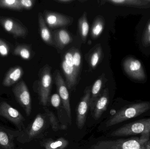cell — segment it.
I'll use <instances>...</instances> for the list:
<instances>
[{"mask_svg":"<svg viewBox=\"0 0 150 149\" xmlns=\"http://www.w3.org/2000/svg\"><path fill=\"white\" fill-rule=\"evenodd\" d=\"M150 134L140 137L99 141L86 149H150Z\"/></svg>","mask_w":150,"mask_h":149,"instance_id":"cell-1","label":"cell"},{"mask_svg":"<svg viewBox=\"0 0 150 149\" xmlns=\"http://www.w3.org/2000/svg\"><path fill=\"white\" fill-rule=\"evenodd\" d=\"M150 111V103H135L120 109L106 123L107 127L120 124L123 122L139 117Z\"/></svg>","mask_w":150,"mask_h":149,"instance_id":"cell-2","label":"cell"},{"mask_svg":"<svg viewBox=\"0 0 150 149\" xmlns=\"http://www.w3.org/2000/svg\"><path fill=\"white\" fill-rule=\"evenodd\" d=\"M150 134V118L137 120L123 125L112 132L115 137L133 136Z\"/></svg>","mask_w":150,"mask_h":149,"instance_id":"cell-3","label":"cell"},{"mask_svg":"<svg viewBox=\"0 0 150 149\" xmlns=\"http://www.w3.org/2000/svg\"><path fill=\"white\" fill-rule=\"evenodd\" d=\"M52 87L51 67L48 64L42 67L39 73V79L37 86L40 104L46 106L48 103Z\"/></svg>","mask_w":150,"mask_h":149,"instance_id":"cell-4","label":"cell"},{"mask_svg":"<svg viewBox=\"0 0 150 149\" xmlns=\"http://www.w3.org/2000/svg\"><path fill=\"white\" fill-rule=\"evenodd\" d=\"M74 49H71L65 54L62 64V67L66 78V85L69 89H71L76 85L79 75L74 64L73 61Z\"/></svg>","mask_w":150,"mask_h":149,"instance_id":"cell-5","label":"cell"},{"mask_svg":"<svg viewBox=\"0 0 150 149\" xmlns=\"http://www.w3.org/2000/svg\"><path fill=\"white\" fill-rule=\"evenodd\" d=\"M18 102L24 109L27 116L31 112V99L30 92L24 81L22 80L16 85L12 89Z\"/></svg>","mask_w":150,"mask_h":149,"instance_id":"cell-6","label":"cell"},{"mask_svg":"<svg viewBox=\"0 0 150 149\" xmlns=\"http://www.w3.org/2000/svg\"><path fill=\"white\" fill-rule=\"evenodd\" d=\"M44 16L46 23L52 29L67 27L70 25L73 21V18L71 17L47 10H45Z\"/></svg>","mask_w":150,"mask_h":149,"instance_id":"cell-7","label":"cell"},{"mask_svg":"<svg viewBox=\"0 0 150 149\" xmlns=\"http://www.w3.org/2000/svg\"><path fill=\"white\" fill-rule=\"evenodd\" d=\"M55 82L58 94L59 95L63 104V108L67 112L70 120L72 118L69 93L66 82L61 75L59 71H56L55 73Z\"/></svg>","mask_w":150,"mask_h":149,"instance_id":"cell-8","label":"cell"},{"mask_svg":"<svg viewBox=\"0 0 150 149\" xmlns=\"http://www.w3.org/2000/svg\"><path fill=\"white\" fill-rule=\"evenodd\" d=\"M91 96V89L90 87H88L85 90L83 96L77 109L76 125L79 129H82L84 126L87 112L90 108Z\"/></svg>","mask_w":150,"mask_h":149,"instance_id":"cell-9","label":"cell"},{"mask_svg":"<svg viewBox=\"0 0 150 149\" xmlns=\"http://www.w3.org/2000/svg\"><path fill=\"white\" fill-rule=\"evenodd\" d=\"M0 24L6 31L14 36L24 37L28 33L25 26L13 18L0 17Z\"/></svg>","mask_w":150,"mask_h":149,"instance_id":"cell-10","label":"cell"},{"mask_svg":"<svg viewBox=\"0 0 150 149\" xmlns=\"http://www.w3.org/2000/svg\"><path fill=\"white\" fill-rule=\"evenodd\" d=\"M0 115L16 125H19L24 120L23 115L17 110L4 102L0 104Z\"/></svg>","mask_w":150,"mask_h":149,"instance_id":"cell-11","label":"cell"},{"mask_svg":"<svg viewBox=\"0 0 150 149\" xmlns=\"http://www.w3.org/2000/svg\"><path fill=\"white\" fill-rule=\"evenodd\" d=\"M109 102L108 88H105L101 95L97 99L93 110V115L95 120L101 117L102 114L106 110Z\"/></svg>","mask_w":150,"mask_h":149,"instance_id":"cell-12","label":"cell"},{"mask_svg":"<svg viewBox=\"0 0 150 149\" xmlns=\"http://www.w3.org/2000/svg\"><path fill=\"white\" fill-rule=\"evenodd\" d=\"M54 43L57 48L62 50L72 43L73 38L69 32L64 29L56 30L53 32Z\"/></svg>","mask_w":150,"mask_h":149,"instance_id":"cell-13","label":"cell"},{"mask_svg":"<svg viewBox=\"0 0 150 149\" xmlns=\"http://www.w3.org/2000/svg\"><path fill=\"white\" fill-rule=\"evenodd\" d=\"M87 61L92 69L96 68L103 57V50L100 44L95 45L87 56Z\"/></svg>","mask_w":150,"mask_h":149,"instance_id":"cell-14","label":"cell"},{"mask_svg":"<svg viewBox=\"0 0 150 149\" xmlns=\"http://www.w3.org/2000/svg\"><path fill=\"white\" fill-rule=\"evenodd\" d=\"M23 73V71L21 66H16L11 68L5 75L3 85L5 87L12 85L21 78Z\"/></svg>","mask_w":150,"mask_h":149,"instance_id":"cell-15","label":"cell"},{"mask_svg":"<svg viewBox=\"0 0 150 149\" xmlns=\"http://www.w3.org/2000/svg\"><path fill=\"white\" fill-rule=\"evenodd\" d=\"M38 22L40 36L43 41L47 44L54 45L52 35L47 27L41 13L38 14Z\"/></svg>","mask_w":150,"mask_h":149,"instance_id":"cell-16","label":"cell"},{"mask_svg":"<svg viewBox=\"0 0 150 149\" xmlns=\"http://www.w3.org/2000/svg\"><path fill=\"white\" fill-rule=\"evenodd\" d=\"M105 78V74L101 76L94 82L91 89V96L90 99V108L92 112L95 102L100 96V93L103 85V81Z\"/></svg>","mask_w":150,"mask_h":149,"instance_id":"cell-17","label":"cell"},{"mask_svg":"<svg viewBox=\"0 0 150 149\" xmlns=\"http://www.w3.org/2000/svg\"><path fill=\"white\" fill-rule=\"evenodd\" d=\"M105 26V20L101 15L96 17L93 21L91 29V37L92 39H96L99 37L104 30Z\"/></svg>","mask_w":150,"mask_h":149,"instance_id":"cell-18","label":"cell"},{"mask_svg":"<svg viewBox=\"0 0 150 149\" xmlns=\"http://www.w3.org/2000/svg\"><path fill=\"white\" fill-rule=\"evenodd\" d=\"M45 124V120L42 115L39 114L36 116L28 131V137L32 138L36 136L43 129Z\"/></svg>","mask_w":150,"mask_h":149,"instance_id":"cell-19","label":"cell"},{"mask_svg":"<svg viewBox=\"0 0 150 149\" xmlns=\"http://www.w3.org/2000/svg\"><path fill=\"white\" fill-rule=\"evenodd\" d=\"M78 27L79 34L81 38L86 41L89 33V25L87 18V13L84 12L79 18L78 21Z\"/></svg>","mask_w":150,"mask_h":149,"instance_id":"cell-20","label":"cell"},{"mask_svg":"<svg viewBox=\"0 0 150 149\" xmlns=\"http://www.w3.org/2000/svg\"><path fill=\"white\" fill-rule=\"evenodd\" d=\"M69 142L63 137L57 140L46 142L44 144L45 149H65L68 146Z\"/></svg>","mask_w":150,"mask_h":149,"instance_id":"cell-21","label":"cell"},{"mask_svg":"<svg viewBox=\"0 0 150 149\" xmlns=\"http://www.w3.org/2000/svg\"><path fill=\"white\" fill-rule=\"evenodd\" d=\"M13 53L16 56L21 57L23 59L29 60L31 57V50L28 45H20L15 48Z\"/></svg>","mask_w":150,"mask_h":149,"instance_id":"cell-22","label":"cell"},{"mask_svg":"<svg viewBox=\"0 0 150 149\" xmlns=\"http://www.w3.org/2000/svg\"><path fill=\"white\" fill-rule=\"evenodd\" d=\"M0 8L16 10L23 9L19 0H0Z\"/></svg>","mask_w":150,"mask_h":149,"instance_id":"cell-23","label":"cell"},{"mask_svg":"<svg viewBox=\"0 0 150 149\" xmlns=\"http://www.w3.org/2000/svg\"><path fill=\"white\" fill-rule=\"evenodd\" d=\"M81 59L82 58L80 51L78 49H74L73 52V61L75 70L77 74L78 75L81 68Z\"/></svg>","mask_w":150,"mask_h":149,"instance_id":"cell-24","label":"cell"},{"mask_svg":"<svg viewBox=\"0 0 150 149\" xmlns=\"http://www.w3.org/2000/svg\"><path fill=\"white\" fill-rule=\"evenodd\" d=\"M45 111L49 118L53 130L54 131H58L59 129V125L58 119L56 118L54 114L50 111L49 109L46 108Z\"/></svg>","mask_w":150,"mask_h":149,"instance_id":"cell-25","label":"cell"},{"mask_svg":"<svg viewBox=\"0 0 150 149\" xmlns=\"http://www.w3.org/2000/svg\"><path fill=\"white\" fill-rule=\"evenodd\" d=\"M126 66L127 69H128L130 71H138L141 68V63L138 60H133L127 64Z\"/></svg>","mask_w":150,"mask_h":149,"instance_id":"cell-26","label":"cell"},{"mask_svg":"<svg viewBox=\"0 0 150 149\" xmlns=\"http://www.w3.org/2000/svg\"><path fill=\"white\" fill-rule=\"evenodd\" d=\"M9 52V48L6 43L0 38V55L2 57L8 56Z\"/></svg>","mask_w":150,"mask_h":149,"instance_id":"cell-27","label":"cell"},{"mask_svg":"<svg viewBox=\"0 0 150 149\" xmlns=\"http://www.w3.org/2000/svg\"><path fill=\"white\" fill-rule=\"evenodd\" d=\"M10 141L8 136L6 133L0 131V145L7 148L9 146Z\"/></svg>","mask_w":150,"mask_h":149,"instance_id":"cell-28","label":"cell"},{"mask_svg":"<svg viewBox=\"0 0 150 149\" xmlns=\"http://www.w3.org/2000/svg\"><path fill=\"white\" fill-rule=\"evenodd\" d=\"M61 99L58 94H54L52 95L51 98V104L53 107L58 108L60 106Z\"/></svg>","mask_w":150,"mask_h":149,"instance_id":"cell-29","label":"cell"},{"mask_svg":"<svg viewBox=\"0 0 150 149\" xmlns=\"http://www.w3.org/2000/svg\"><path fill=\"white\" fill-rule=\"evenodd\" d=\"M19 3L22 8L30 9L33 8L35 1L34 0H19Z\"/></svg>","mask_w":150,"mask_h":149,"instance_id":"cell-30","label":"cell"},{"mask_svg":"<svg viewBox=\"0 0 150 149\" xmlns=\"http://www.w3.org/2000/svg\"><path fill=\"white\" fill-rule=\"evenodd\" d=\"M55 1L57 2L60 3H68L72 2L74 1H73V0H55Z\"/></svg>","mask_w":150,"mask_h":149,"instance_id":"cell-31","label":"cell"},{"mask_svg":"<svg viewBox=\"0 0 150 149\" xmlns=\"http://www.w3.org/2000/svg\"><path fill=\"white\" fill-rule=\"evenodd\" d=\"M148 29H149V32L150 33V24L149 25V27H148Z\"/></svg>","mask_w":150,"mask_h":149,"instance_id":"cell-32","label":"cell"},{"mask_svg":"<svg viewBox=\"0 0 150 149\" xmlns=\"http://www.w3.org/2000/svg\"><path fill=\"white\" fill-rule=\"evenodd\" d=\"M149 40H150V39H149Z\"/></svg>","mask_w":150,"mask_h":149,"instance_id":"cell-33","label":"cell"}]
</instances>
